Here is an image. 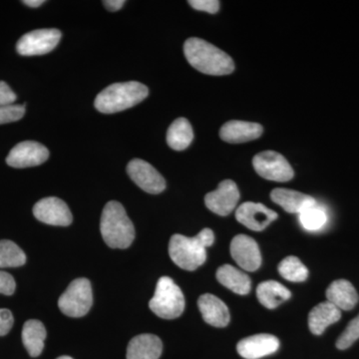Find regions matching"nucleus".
<instances>
[{"label": "nucleus", "mask_w": 359, "mask_h": 359, "mask_svg": "<svg viewBox=\"0 0 359 359\" xmlns=\"http://www.w3.org/2000/svg\"><path fill=\"white\" fill-rule=\"evenodd\" d=\"M215 242L214 231L205 228L196 237L182 235L172 236L169 244V255L174 264L186 271H195L207 259V248Z\"/></svg>", "instance_id": "nucleus-2"}, {"label": "nucleus", "mask_w": 359, "mask_h": 359, "mask_svg": "<svg viewBox=\"0 0 359 359\" xmlns=\"http://www.w3.org/2000/svg\"><path fill=\"white\" fill-rule=\"evenodd\" d=\"M252 166L262 178L269 181L287 182L294 176L290 163L275 151H264L255 156Z\"/></svg>", "instance_id": "nucleus-7"}, {"label": "nucleus", "mask_w": 359, "mask_h": 359, "mask_svg": "<svg viewBox=\"0 0 359 359\" xmlns=\"http://www.w3.org/2000/svg\"><path fill=\"white\" fill-rule=\"evenodd\" d=\"M15 280L6 271H0V294L11 295L15 292Z\"/></svg>", "instance_id": "nucleus-32"}, {"label": "nucleus", "mask_w": 359, "mask_h": 359, "mask_svg": "<svg viewBox=\"0 0 359 359\" xmlns=\"http://www.w3.org/2000/svg\"><path fill=\"white\" fill-rule=\"evenodd\" d=\"M278 214L259 203L247 202L238 208L236 219L252 231H264L271 222L278 219Z\"/></svg>", "instance_id": "nucleus-14"}, {"label": "nucleus", "mask_w": 359, "mask_h": 359, "mask_svg": "<svg viewBox=\"0 0 359 359\" xmlns=\"http://www.w3.org/2000/svg\"><path fill=\"white\" fill-rule=\"evenodd\" d=\"M280 340L275 335L261 334L241 340L237 351L245 359H259L278 351Z\"/></svg>", "instance_id": "nucleus-15"}, {"label": "nucleus", "mask_w": 359, "mask_h": 359, "mask_svg": "<svg viewBox=\"0 0 359 359\" xmlns=\"http://www.w3.org/2000/svg\"><path fill=\"white\" fill-rule=\"evenodd\" d=\"M257 297L259 302L266 309H273L283 302L287 301L292 294L282 283L268 280L259 283L257 289Z\"/></svg>", "instance_id": "nucleus-24"}, {"label": "nucleus", "mask_w": 359, "mask_h": 359, "mask_svg": "<svg viewBox=\"0 0 359 359\" xmlns=\"http://www.w3.org/2000/svg\"><path fill=\"white\" fill-rule=\"evenodd\" d=\"M231 256L238 266L245 271H255L261 266L262 255L254 238L238 235L231 243Z\"/></svg>", "instance_id": "nucleus-13"}, {"label": "nucleus", "mask_w": 359, "mask_h": 359, "mask_svg": "<svg viewBox=\"0 0 359 359\" xmlns=\"http://www.w3.org/2000/svg\"><path fill=\"white\" fill-rule=\"evenodd\" d=\"M163 344L154 334H140L135 337L127 347V359H159Z\"/></svg>", "instance_id": "nucleus-18"}, {"label": "nucleus", "mask_w": 359, "mask_h": 359, "mask_svg": "<svg viewBox=\"0 0 359 359\" xmlns=\"http://www.w3.org/2000/svg\"><path fill=\"white\" fill-rule=\"evenodd\" d=\"M48 149L34 141H25L11 149L6 158L7 165L11 167L28 168L39 166L48 160Z\"/></svg>", "instance_id": "nucleus-10"}, {"label": "nucleus", "mask_w": 359, "mask_h": 359, "mask_svg": "<svg viewBox=\"0 0 359 359\" xmlns=\"http://www.w3.org/2000/svg\"><path fill=\"white\" fill-rule=\"evenodd\" d=\"M104 6L110 11H118L121 9L125 4L124 0H105L103 1Z\"/></svg>", "instance_id": "nucleus-35"}, {"label": "nucleus", "mask_w": 359, "mask_h": 359, "mask_svg": "<svg viewBox=\"0 0 359 359\" xmlns=\"http://www.w3.org/2000/svg\"><path fill=\"white\" fill-rule=\"evenodd\" d=\"M359 339V314L348 323L344 332L337 341V347L340 351L348 348Z\"/></svg>", "instance_id": "nucleus-29"}, {"label": "nucleus", "mask_w": 359, "mask_h": 359, "mask_svg": "<svg viewBox=\"0 0 359 359\" xmlns=\"http://www.w3.org/2000/svg\"><path fill=\"white\" fill-rule=\"evenodd\" d=\"M57 359H73V358H71L70 356H60V358H58Z\"/></svg>", "instance_id": "nucleus-37"}, {"label": "nucleus", "mask_w": 359, "mask_h": 359, "mask_svg": "<svg viewBox=\"0 0 359 359\" xmlns=\"http://www.w3.org/2000/svg\"><path fill=\"white\" fill-rule=\"evenodd\" d=\"M189 4L196 11H205L215 14L218 13L219 9V1L218 0H191Z\"/></svg>", "instance_id": "nucleus-31"}, {"label": "nucleus", "mask_w": 359, "mask_h": 359, "mask_svg": "<svg viewBox=\"0 0 359 359\" xmlns=\"http://www.w3.org/2000/svg\"><path fill=\"white\" fill-rule=\"evenodd\" d=\"M33 215L42 223L51 226H67L72 223V214L62 200L55 197L44 198L35 204Z\"/></svg>", "instance_id": "nucleus-12"}, {"label": "nucleus", "mask_w": 359, "mask_h": 359, "mask_svg": "<svg viewBox=\"0 0 359 359\" xmlns=\"http://www.w3.org/2000/svg\"><path fill=\"white\" fill-rule=\"evenodd\" d=\"M278 273L285 280L292 283H302L308 278L309 271L299 257H287L278 264Z\"/></svg>", "instance_id": "nucleus-27"}, {"label": "nucleus", "mask_w": 359, "mask_h": 359, "mask_svg": "<svg viewBox=\"0 0 359 359\" xmlns=\"http://www.w3.org/2000/svg\"><path fill=\"white\" fill-rule=\"evenodd\" d=\"M15 100V93L11 89V87L6 82L0 81V107L13 105Z\"/></svg>", "instance_id": "nucleus-34"}, {"label": "nucleus", "mask_w": 359, "mask_h": 359, "mask_svg": "<svg viewBox=\"0 0 359 359\" xmlns=\"http://www.w3.org/2000/svg\"><path fill=\"white\" fill-rule=\"evenodd\" d=\"M25 263V252L15 243L0 241V268H18Z\"/></svg>", "instance_id": "nucleus-26"}, {"label": "nucleus", "mask_w": 359, "mask_h": 359, "mask_svg": "<svg viewBox=\"0 0 359 359\" xmlns=\"http://www.w3.org/2000/svg\"><path fill=\"white\" fill-rule=\"evenodd\" d=\"M341 318V311L330 302H325L311 309L309 314V327L313 334L320 335L332 323Z\"/></svg>", "instance_id": "nucleus-21"}, {"label": "nucleus", "mask_w": 359, "mask_h": 359, "mask_svg": "<svg viewBox=\"0 0 359 359\" xmlns=\"http://www.w3.org/2000/svg\"><path fill=\"white\" fill-rule=\"evenodd\" d=\"M127 173L137 186L152 195L162 193L166 189V181L162 175L146 161L132 160L127 166Z\"/></svg>", "instance_id": "nucleus-9"}, {"label": "nucleus", "mask_w": 359, "mask_h": 359, "mask_svg": "<svg viewBox=\"0 0 359 359\" xmlns=\"http://www.w3.org/2000/svg\"><path fill=\"white\" fill-rule=\"evenodd\" d=\"M327 302L340 311H351L358 302V292L353 283L346 280H337L330 283L327 290Z\"/></svg>", "instance_id": "nucleus-20"}, {"label": "nucleus", "mask_w": 359, "mask_h": 359, "mask_svg": "<svg viewBox=\"0 0 359 359\" xmlns=\"http://www.w3.org/2000/svg\"><path fill=\"white\" fill-rule=\"evenodd\" d=\"M184 53L188 62L204 74L222 76L235 70L233 59L226 52L197 37L187 40Z\"/></svg>", "instance_id": "nucleus-1"}, {"label": "nucleus", "mask_w": 359, "mask_h": 359, "mask_svg": "<svg viewBox=\"0 0 359 359\" xmlns=\"http://www.w3.org/2000/svg\"><path fill=\"white\" fill-rule=\"evenodd\" d=\"M104 242L112 249H127L135 238V228L120 203L111 201L103 209L100 222Z\"/></svg>", "instance_id": "nucleus-3"}, {"label": "nucleus", "mask_w": 359, "mask_h": 359, "mask_svg": "<svg viewBox=\"0 0 359 359\" xmlns=\"http://www.w3.org/2000/svg\"><path fill=\"white\" fill-rule=\"evenodd\" d=\"M198 306L203 318L208 325L216 327H224L231 320L228 306L216 295L205 294L201 295Z\"/></svg>", "instance_id": "nucleus-16"}, {"label": "nucleus", "mask_w": 359, "mask_h": 359, "mask_svg": "<svg viewBox=\"0 0 359 359\" xmlns=\"http://www.w3.org/2000/svg\"><path fill=\"white\" fill-rule=\"evenodd\" d=\"M238 200L240 192L237 184L231 180H224L216 191L205 195V204L215 214L228 216L237 207Z\"/></svg>", "instance_id": "nucleus-11"}, {"label": "nucleus", "mask_w": 359, "mask_h": 359, "mask_svg": "<svg viewBox=\"0 0 359 359\" xmlns=\"http://www.w3.org/2000/svg\"><path fill=\"white\" fill-rule=\"evenodd\" d=\"M271 199L290 214H301L306 208L316 204L311 196L290 189L278 188L271 193Z\"/></svg>", "instance_id": "nucleus-19"}, {"label": "nucleus", "mask_w": 359, "mask_h": 359, "mask_svg": "<svg viewBox=\"0 0 359 359\" xmlns=\"http://www.w3.org/2000/svg\"><path fill=\"white\" fill-rule=\"evenodd\" d=\"M263 127L257 123L245 121L226 122L219 130V137L222 140L231 144L245 143L256 140L263 134Z\"/></svg>", "instance_id": "nucleus-17"}, {"label": "nucleus", "mask_w": 359, "mask_h": 359, "mask_svg": "<svg viewBox=\"0 0 359 359\" xmlns=\"http://www.w3.org/2000/svg\"><path fill=\"white\" fill-rule=\"evenodd\" d=\"M193 139L192 126L185 118L175 120L168 129L167 143L173 150H185L191 145Z\"/></svg>", "instance_id": "nucleus-25"}, {"label": "nucleus", "mask_w": 359, "mask_h": 359, "mask_svg": "<svg viewBox=\"0 0 359 359\" xmlns=\"http://www.w3.org/2000/svg\"><path fill=\"white\" fill-rule=\"evenodd\" d=\"M46 330L43 323L36 320L26 321L23 325L22 341L30 356L37 358L44 348Z\"/></svg>", "instance_id": "nucleus-23"}, {"label": "nucleus", "mask_w": 359, "mask_h": 359, "mask_svg": "<svg viewBox=\"0 0 359 359\" xmlns=\"http://www.w3.org/2000/svg\"><path fill=\"white\" fill-rule=\"evenodd\" d=\"M23 4H25V6H29V7H39L40 6H42V4H44V0H25V1H22Z\"/></svg>", "instance_id": "nucleus-36"}, {"label": "nucleus", "mask_w": 359, "mask_h": 359, "mask_svg": "<svg viewBox=\"0 0 359 359\" xmlns=\"http://www.w3.org/2000/svg\"><path fill=\"white\" fill-rule=\"evenodd\" d=\"M151 311L165 320L179 318L185 309V297L178 285L169 276L158 280L154 297L149 302Z\"/></svg>", "instance_id": "nucleus-5"}, {"label": "nucleus", "mask_w": 359, "mask_h": 359, "mask_svg": "<svg viewBox=\"0 0 359 359\" xmlns=\"http://www.w3.org/2000/svg\"><path fill=\"white\" fill-rule=\"evenodd\" d=\"M92 304L91 283L84 278L73 280L58 301L60 311L70 318H82L88 313Z\"/></svg>", "instance_id": "nucleus-6"}, {"label": "nucleus", "mask_w": 359, "mask_h": 359, "mask_svg": "<svg viewBox=\"0 0 359 359\" xmlns=\"http://www.w3.org/2000/svg\"><path fill=\"white\" fill-rule=\"evenodd\" d=\"M219 283L235 294L245 295L250 290V280L248 275L230 264H224L217 271Z\"/></svg>", "instance_id": "nucleus-22"}, {"label": "nucleus", "mask_w": 359, "mask_h": 359, "mask_svg": "<svg viewBox=\"0 0 359 359\" xmlns=\"http://www.w3.org/2000/svg\"><path fill=\"white\" fill-rule=\"evenodd\" d=\"M302 228L309 231H320L327 223V214L321 205H311L299 214Z\"/></svg>", "instance_id": "nucleus-28"}, {"label": "nucleus", "mask_w": 359, "mask_h": 359, "mask_svg": "<svg viewBox=\"0 0 359 359\" xmlns=\"http://www.w3.org/2000/svg\"><path fill=\"white\" fill-rule=\"evenodd\" d=\"M149 89L139 82L114 83L101 91L95 99V108L103 114H113L133 107L145 100Z\"/></svg>", "instance_id": "nucleus-4"}, {"label": "nucleus", "mask_w": 359, "mask_h": 359, "mask_svg": "<svg viewBox=\"0 0 359 359\" xmlns=\"http://www.w3.org/2000/svg\"><path fill=\"white\" fill-rule=\"evenodd\" d=\"M13 323V313L9 309H0V337H4L11 332Z\"/></svg>", "instance_id": "nucleus-33"}, {"label": "nucleus", "mask_w": 359, "mask_h": 359, "mask_svg": "<svg viewBox=\"0 0 359 359\" xmlns=\"http://www.w3.org/2000/svg\"><path fill=\"white\" fill-rule=\"evenodd\" d=\"M25 114V107L22 105H9L0 107V125L18 121Z\"/></svg>", "instance_id": "nucleus-30"}, {"label": "nucleus", "mask_w": 359, "mask_h": 359, "mask_svg": "<svg viewBox=\"0 0 359 359\" xmlns=\"http://www.w3.org/2000/svg\"><path fill=\"white\" fill-rule=\"evenodd\" d=\"M62 33L58 29H39L26 33L16 45L20 55L35 56L49 53L57 46Z\"/></svg>", "instance_id": "nucleus-8"}]
</instances>
